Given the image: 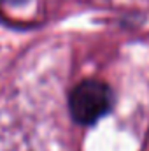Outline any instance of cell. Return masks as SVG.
I'll return each mask as SVG.
<instances>
[{
	"mask_svg": "<svg viewBox=\"0 0 149 151\" xmlns=\"http://www.w3.org/2000/svg\"><path fill=\"white\" fill-rule=\"evenodd\" d=\"M114 106V93L104 81L84 79L70 93V114L79 125H93L104 118Z\"/></svg>",
	"mask_w": 149,
	"mask_h": 151,
	"instance_id": "cell-1",
	"label": "cell"
},
{
	"mask_svg": "<svg viewBox=\"0 0 149 151\" xmlns=\"http://www.w3.org/2000/svg\"><path fill=\"white\" fill-rule=\"evenodd\" d=\"M4 2H7V4H11V5H19V4H25L27 0H4Z\"/></svg>",
	"mask_w": 149,
	"mask_h": 151,
	"instance_id": "cell-2",
	"label": "cell"
}]
</instances>
